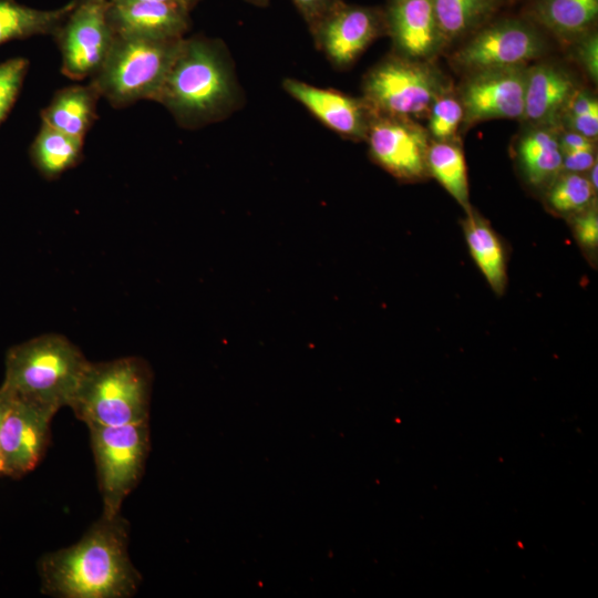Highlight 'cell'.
Returning a JSON list of instances; mask_svg holds the SVG:
<instances>
[{
  "mask_svg": "<svg viewBox=\"0 0 598 598\" xmlns=\"http://www.w3.org/2000/svg\"><path fill=\"white\" fill-rule=\"evenodd\" d=\"M128 522L101 515L75 544L39 561L42 592L60 598H130L141 575L128 554Z\"/></svg>",
  "mask_w": 598,
  "mask_h": 598,
  "instance_id": "6da1fadb",
  "label": "cell"
},
{
  "mask_svg": "<svg viewBox=\"0 0 598 598\" xmlns=\"http://www.w3.org/2000/svg\"><path fill=\"white\" fill-rule=\"evenodd\" d=\"M156 102L184 128L228 117L243 103L229 52L220 40L183 38Z\"/></svg>",
  "mask_w": 598,
  "mask_h": 598,
  "instance_id": "7a4b0ae2",
  "label": "cell"
},
{
  "mask_svg": "<svg viewBox=\"0 0 598 598\" xmlns=\"http://www.w3.org/2000/svg\"><path fill=\"white\" fill-rule=\"evenodd\" d=\"M90 362L66 337L41 334L7 351L1 385L12 395L56 413L69 406Z\"/></svg>",
  "mask_w": 598,
  "mask_h": 598,
  "instance_id": "3957f363",
  "label": "cell"
},
{
  "mask_svg": "<svg viewBox=\"0 0 598 598\" xmlns=\"http://www.w3.org/2000/svg\"><path fill=\"white\" fill-rule=\"evenodd\" d=\"M152 382L140 357L90 362L68 408L87 426L148 422Z\"/></svg>",
  "mask_w": 598,
  "mask_h": 598,
  "instance_id": "277c9868",
  "label": "cell"
},
{
  "mask_svg": "<svg viewBox=\"0 0 598 598\" xmlns=\"http://www.w3.org/2000/svg\"><path fill=\"white\" fill-rule=\"evenodd\" d=\"M182 40L116 35L104 64L90 82L116 109L141 100L156 102Z\"/></svg>",
  "mask_w": 598,
  "mask_h": 598,
  "instance_id": "5b68a950",
  "label": "cell"
},
{
  "mask_svg": "<svg viewBox=\"0 0 598 598\" xmlns=\"http://www.w3.org/2000/svg\"><path fill=\"white\" fill-rule=\"evenodd\" d=\"M91 446L102 496V515L121 513L124 499L138 484L150 451L148 422L91 425Z\"/></svg>",
  "mask_w": 598,
  "mask_h": 598,
  "instance_id": "8992f818",
  "label": "cell"
},
{
  "mask_svg": "<svg viewBox=\"0 0 598 598\" xmlns=\"http://www.w3.org/2000/svg\"><path fill=\"white\" fill-rule=\"evenodd\" d=\"M441 94L443 82L434 69L399 54L381 61L363 80V100L377 114L420 117Z\"/></svg>",
  "mask_w": 598,
  "mask_h": 598,
  "instance_id": "52a82bcc",
  "label": "cell"
},
{
  "mask_svg": "<svg viewBox=\"0 0 598 598\" xmlns=\"http://www.w3.org/2000/svg\"><path fill=\"white\" fill-rule=\"evenodd\" d=\"M107 4L76 3L53 34L66 78L91 80L104 64L116 37L107 18Z\"/></svg>",
  "mask_w": 598,
  "mask_h": 598,
  "instance_id": "ba28073f",
  "label": "cell"
},
{
  "mask_svg": "<svg viewBox=\"0 0 598 598\" xmlns=\"http://www.w3.org/2000/svg\"><path fill=\"white\" fill-rule=\"evenodd\" d=\"M54 415L52 411L10 393L0 425L3 476L20 478L34 470L48 447Z\"/></svg>",
  "mask_w": 598,
  "mask_h": 598,
  "instance_id": "9c48e42d",
  "label": "cell"
},
{
  "mask_svg": "<svg viewBox=\"0 0 598 598\" xmlns=\"http://www.w3.org/2000/svg\"><path fill=\"white\" fill-rule=\"evenodd\" d=\"M544 50L543 41L532 25L515 19L485 27L453 56L462 69L472 72L524 65Z\"/></svg>",
  "mask_w": 598,
  "mask_h": 598,
  "instance_id": "30bf717a",
  "label": "cell"
},
{
  "mask_svg": "<svg viewBox=\"0 0 598 598\" xmlns=\"http://www.w3.org/2000/svg\"><path fill=\"white\" fill-rule=\"evenodd\" d=\"M365 140L372 158L401 181H416L427 171V136L411 118L373 113Z\"/></svg>",
  "mask_w": 598,
  "mask_h": 598,
  "instance_id": "8fae6325",
  "label": "cell"
},
{
  "mask_svg": "<svg viewBox=\"0 0 598 598\" xmlns=\"http://www.w3.org/2000/svg\"><path fill=\"white\" fill-rule=\"evenodd\" d=\"M386 31L384 11L343 1L311 31L317 47L337 68H346Z\"/></svg>",
  "mask_w": 598,
  "mask_h": 598,
  "instance_id": "7c38bea8",
  "label": "cell"
},
{
  "mask_svg": "<svg viewBox=\"0 0 598 598\" xmlns=\"http://www.w3.org/2000/svg\"><path fill=\"white\" fill-rule=\"evenodd\" d=\"M526 72L523 65L473 72L462 91L464 120L523 117Z\"/></svg>",
  "mask_w": 598,
  "mask_h": 598,
  "instance_id": "4fadbf2b",
  "label": "cell"
},
{
  "mask_svg": "<svg viewBox=\"0 0 598 598\" xmlns=\"http://www.w3.org/2000/svg\"><path fill=\"white\" fill-rule=\"evenodd\" d=\"M282 87L328 128L343 137L365 138L373 111L363 99L290 78L282 81Z\"/></svg>",
  "mask_w": 598,
  "mask_h": 598,
  "instance_id": "5bb4252c",
  "label": "cell"
},
{
  "mask_svg": "<svg viewBox=\"0 0 598 598\" xmlns=\"http://www.w3.org/2000/svg\"><path fill=\"white\" fill-rule=\"evenodd\" d=\"M384 18L399 55L423 61L444 43L433 0H390Z\"/></svg>",
  "mask_w": 598,
  "mask_h": 598,
  "instance_id": "9a60e30c",
  "label": "cell"
},
{
  "mask_svg": "<svg viewBox=\"0 0 598 598\" xmlns=\"http://www.w3.org/2000/svg\"><path fill=\"white\" fill-rule=\"evenodd\" d=\"M107 3V18L116 35L175 40L184 38L190 25V11L179 2Z\"/></svg>",
  "mask_w": 598,
  "mask_h": 598,
  "instance_id": "2e32d148",
  "label": "cell"
},
{
  "mask_svg": "<svg viewBox=\"0 0 598 598\" xmlns=\"http://www.w3.org/2000/svg\"><path fill=\"white\" fill-rule=\"evenodd\" d=\"M575 92V82L566 71L536 65L526 72L523 117L535 124H551Z\"/></svg>",
  "mask_w": 598,
  "mask_h": 598,
  "instance_id": "e0dca14e",
  "label": "cell"
},
{
  "mask_svg": "<svg viewBox=\"0 0 598 598\" xmlns=\"http://www.w3.org/2000/svg\"><path fill=\"white\" fill-rule=\"evenodd\" d=\"M101 95L87 84L65 86L54 93L40 112L41 123L66 134L84 138L97 118L96 105Z\"/></svg>",
  "mask_w": 598,
  "mask_h": 598,
  "instance_id": "ac0fdd59",
  "label": "cell"
},
{
  "mask_svg": "<svg viewBox=\"0 0 598 598\" xmlns=\"http://www.w3.org/2000/svg\"><path fill=\"white\" fill-rule=\"evenodd\" d=\"M75 4L71 0L58 9L40 10L16 0H0V45L35 35H53Z\"/></svg>",
  "mask_w": 598,
  "mask_h": 598,
  "instance_id": "d6986e66",
  "label": "cell"
},
{
  "mask_svg": "<svg viewBox=\"0 0 598 598\" xmlns=\"http://www.w3.org/2000/svg\"><path fill=\"white\" fill-rule=\"evenodd\" d=\"M83 147L84 138L41 123L30 145L29 156L41 176L47 179H56L81 162Z\"/></svg>",
  "mask_w": 598,
  "mask_h": 598,
  "instance_id": "ffe728a7",
  "label": "cell"
},
{
  "mask_svg": "<svg viewBox=\"0 0 598 598\" xmlns=\"http://www.w3.org/2000/svg\"><path fill=\"white\" fill-rule=\"evenodd\" d=\"M470 252L491 288L503 293L507 282L506 258L496 233L477 214L467 212L463 223Z\"/></svg>",
  "mask_w": 598,
  "mask_h": 598,
  "instance_id": "44dd1931",
  "label": "cell"
},
{
  "mask_svg": "<svg viewBox=\"0 0 598 598\" xmlns=\"http://www.w3.org/2000/svg\"><path fill=\"white\" fill-rule=\"evenodd\" d=\"M518 157L526 178L536 186L555 179L563 169L559 138L547 128L527 132L518 144Z\"/></svg>",
  "mask_w": 598,
  "mask_h": 598,
  "instance_id": "7402d4cb",
  "label": "cell"
},
{
  "mask_svg": "<svg viewBox=\"0 0 598 598\" xmlns=\"http://www.w3.org/2000/svg\"><path fill=\"white\" fill-rule=\"evenodd\" d=\"M598 14V0H538L535 16L539 22L564 39L581 38Z\"/></svg>",
  "mask_w": 598,
  "mask_h": 598,
  "instance_id": "603a6c76",
  "label": "cell"
},
{
  "mask_svg": "<svg viewBox=\"0 0 598 598\" xmlns=\"http://www.w3.org/2000/svg\"><path fill=\"white\" fill-rule=\"evenodd\" d=\"M427 171L466 212L471 210L466 164L458 145L451 141H436L431 144L427 151Z\"/></svg>",
  "mask_w": 598,
  "mask_h": 598,
  "instance_id": "cb8c5ba5",
  "label": "cell"
},
{
  "mask_svg": "<svg viewBox=\"0 0 598 598\" xmlns=\"http://www.w3.org/2000/svg\"><path fill=\"white\" fill-rule=\"evenodd\" d=\"M494 0H433L444 42L466 34L492 10Z\"/></svg>",
  "mask_w": 598,
  "mask_h": 598,
  "instance_id": "d4e9b609",
  "label": "cell"
},
{
  "mask_svg": "<svg viewBox=\"0 0 598 598\" xmlns=\"http://www.w3.org/2000/svg\"><path fill=\"white\" fill-rule=\"evenodd\" d=\"M595 192L588 178L568 172L555 178L547 194V203L559 214H576L589 207Z\"/></svg>",
  "mask_w": 598,
  "mask_h": 598,
  "instance_id": "484cf974",
  "label": "cell"
},
{
  "mask_svg": "<svg viewBox=\"0 0 598 598\" xmlns=\"http://www.w3.org/2000/svg\"><path fill=\"white\" fill-rule=\"evenodd\" d=\"M429 130L436 141H450L455 136L464 118L462 103L454 96L441 94L429 110Z\"/></svg>",
  "mask_w": 598,
  "mask_h": 598,
  "instance_id": "4316f807",
  "label": "cell"
},
{
  "mask_svg": "<svg viewBox=\"0 0 598 598\" xmlns=\"http://www.w3.org/2000/svg\"><path fill=\"white\" fill-rule=\"evenodd\" d=\"M30 62L18 56L0 62V125L13 109L28 74Z\"/></svg>",
  "mask_w": 598,
  "mask_h": 598,
  "instance_id": "83f0119b",
  "label": "cell"
},
{
  "mask_svg": "<svg viewBox=\"0 0 598 598\" xmlns=\"http://www.w3.org/2000/svg\"><path fill=\"white\" fill-rule=\"evenodd\" d=\"M575 238L587 250L598 246V216L596 209L580 212L574 221Z\"/></svg>",
  "mask_w": 598,
  "mask_h": 598,
  "instance_id": "f1b7e54d",
  "label": "cell"
},
{
  "mask_svg": "<svg viewBox=\"0 0 598 598\" xmlns=\"http://www.w3.org/2000/svg\"><path fill=\"white\" fill-rule=\"evenodd\" d=\"M299 13L309 27L310 32L342 0H292Z\"/></svg>",
  "mask_w": 598,
  "mask_h": 598,
  "instance_id": "f546056e",
  "label": "cell"
},
{
  "mask_svg": "<svg viewBox=\"0 0 598 598\" xmlns=\"http://www.w3.org/2000/svg\"><path fill=\"white\" fill-rule=\"evenodd\" d=\"M577 47V58L590 78H598V39L596 33H586Z\"/></svg>",
  "mask_w": 598,
  "mask_h": 598,
  "instance_id": "4dcf8cb0",
  "label": "cell"
},
{
  "mask_svg": "<svg viewBox=\"0 0 598 598\" xmlns=\"http://www.w3.org/2000/svg\"><path fill=\"white\" fill-rule=\"evenodd\" d=\"M595 163L594 148L563 152V169L567 172H585Z\"/></svg>",
  "mask_w": 598,
  "mask_h": 598,
  "instance_id": "1f68e13d",
  "label": "cell"
},
{
  "mask_svg": "<svg viewBox=\"0 0 598 598\" xmlns=\"http://www.w3.org/2000/svg\"><path fill=\"white\" fill-rule=\"evenodd\" d=\"M573 132H576L589 140L598 134V110L580 115L568 116Z\"/></svg>",
  "mask_w": 598,
  "mask_h": 598,
  "instance_id": "d6a6232c",
  "label": "cell"
},
{
  "mask_svg": "<svg viewBox=\"0 0 598 598\" xmlns=\"http://www.w3.org/2000/svg\"><path fill=\"white\" fill-rule=\"evenodd\" d=\"M566 109L569 111L568 116L580 115L598 110V103L590 94L586 92H575Z\"/></svg>",
  "mask_w": 598,
  "mask_h": 598,
  "instance_id": "836d02e7",
  "label": "cell"
},
{
  "mask_svg": "<svg viewBox=\"0 0 598 598\" xmlns=\"http://www.w3.org/2000/svg\"><path fill=\"white\" fill-rule=\"evenodd\" d=\"M559 143L563 152L594 148L589 138L576 132L565 133L559 140Z\"/></svg>",
  "mask_w": 598,
  "mask_h": 598,
  "instance_id": "e575fe53",
  "label": "cell"
},
{
  "mask_svg": "<svg viewBox=\"0 0 598 598\" xmlns=\"http://www.w3.org/2000/svg\"><path fill=\"white\" fill-rule=\"evenodd\" d=\"M9 401H10L9 391L6 388H3L2 385H0V425H1L3 414H4L6 410H7L8 404H9ZM1 476H3V475H2V466H1V457H0V477Z\"/></svg>",
  "mask_w": 598,
  "mask_h": 598,
  "instance_id": "d590c367",
  "label": "cell"
},
{
  "mask_svg": "<svg viewBox=\"0 0 598 598\" xmlns=\"http://www.w3.org/2000/svg\"><path fill=\"white\" fill-rule=\"evenodd\" d=\"M589 182L594 189H597V163H595L590 168Z\"/></svg>",
  "mask_w": 598,
  "mask_h": 598,
  "instance_id": "8d00e7d4",
  "label": "cell"
},
{
  "mask_svg": "<svg viewBox=\"0 0 598 598\" xmlns=\"http://www.w3.org/2000/svg\"><path fill=\"white\" fill-rule=\"evenodd\" d=\"M111 3H123V2H140V1H164V2H179L178 0H107ZM183 6V4H182Z\"/></svg>",
  "mask_w": 598,
  "mask_h": 598,
  "instance_id": "74e56055",
  "label": "cell"
},
{
  "mask_svg": "<svg viewBox=\"0 0 598 598\" xmlns=\"http://www.w3.org/2000/svg\"><path fill=\"white\" fill-rule=\"evenodd\" d=\"M187 10H192L200 0H178Z\"/></svg>",
  "mask_w": 598,
  "mask_h": 598,
  "instance_id": "f35d334b",
  "label": "cell"
},
{
  "mask_svg": "<svg viewBox=\"0 0 598 598\" xmlns=\"http://www.w3.org/2000/svg\"><path fill=\"white\" fill-rule=\"evenodd\" d=\"M246 1L258 7H265L269 2V0H246Z\"/></svg>",
  "mask_w": 598,
  "mask_h": 598,
  "instance_id": "ab89813d",
  "label": "cell"
},
{
  "mask_svg": "<svg viewBox=\"0 0 598 598\" xmlns=\"http://www.w3.org/2000/svg\"><path fill=\"white\" fill-rule=\"evenodd\" d=\"M76 3H82V2H103V1H107V0H74Z\"/></svg>",
  "mask_w": 598,
  "mask_h": 598,
  "instance_id": "60d3db41",
  "label": "cell"
}]
</instances>
